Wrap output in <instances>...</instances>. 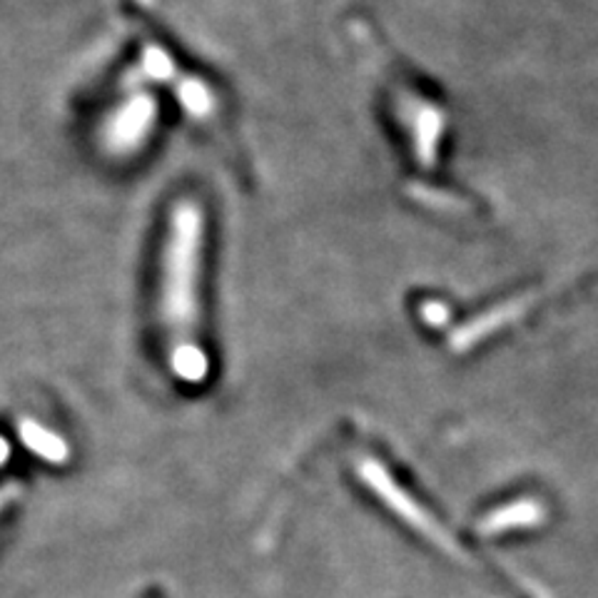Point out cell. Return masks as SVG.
I'll list each match as a JSON object with an SVG mask.
<instances>
[{"instance_id": "obj_3", "label": "cell", "mask_w": 598, "mask_h": 598, "mask_svg": "<svg viewBox=\"0 0 598 598\" xmlns=\"http://www.w3.org/2000/svg\"><path fill=\"white\" fill-rule=\"evenodd\" d=\"M21 492H23V486L15 484V482H8V484L0 486V511H3L5 506L13 502V498L21 496Z\"/></svg>"}, {"instance_id": "obj_2", "label": "cell", "mask_w": 598, "mask_h": 598, "mask_svg": "<svg viewBox=\"0 0 598 598\" xmlns=\"http://www.w3.org/2000/svg\"><path fill=\"white\" fill-rule=\"evenodd\" d=\"M18 434H21V441L33 451V455L50 461V464H66L70 457V449L68 444L62 441V437H58L56 432L41 427L38 422L23 419L18 424Z\"/></svg>"}, {"instance_id": "obj_4", "label": "cell", "mask_w": 598, "mask_h": 598, "mask_svg": "<svg viewBox=\"0 0 598 598\" xmlns=\"http://www.w3.org/2000/svg\"><path fill=\"white\" fill-rule=\"evenodd\" d=\"M8 455H11V447H8V441L3 437H0V464H5Z\"/></svg>"}, {"instance_id": "obj_1", "label": "cell", "mask_w": 598, "mask_h": 598, "mask_svg": "<svg viewBox=\"0 0 598 598\" xmlns=\"http://www.w3.org/2000/svg\"><path fill=\"white\" fill-rule=\"evenodd\" d=\"M205 217L193 199H183L170 215L158 314L168 342L170 367L187 384L205 382L210 361L197 342L199 267H203Z\"/></svg>"}]
</instances>
